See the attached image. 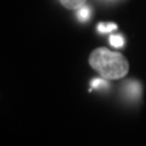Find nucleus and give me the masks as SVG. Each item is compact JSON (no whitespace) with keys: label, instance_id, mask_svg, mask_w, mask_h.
I'll return each mask as SVG.
<instances>
[{"label":"nucleus","instance_id":"obj_2","mask_svg":"<svg viewBox=\"0 0 146 146\" xmlns=\"http://www.w3.org/2000/svg\"><path fill=\"white\" fill-rule=\"evenodd\" d=\"M124 93L127 94V96L129 99H133V100H138L140 98V94H141V86L138 82L135 80H131L129 83H127L124 86Z\"/></svg>","mask_w":146,"mask_h":146},{"label":"nucleus","instance_id":"obj_5","mask_svg":"<svg viewBox=\"0 0 146 146\" xmlns=\"http://www.w3.org/2000/svg\"><path fill=\"white\" fill-rule=\"evenodd\" d=\"M105 78H96V79H94L93 82H91V86H93V89L95 90H99V89H107L108 88V84H107V82L106 80H104Z\"/></svg>","mask_w":146,"mask_h":146},{"label":"nucleus","instance_id":"obj_4","mask_svg":"<svg viewBox=\"0 0 146 146\" xmlns=\"http://www.w3.org/2000/svg\"><path fill=\"white\" fill-rule=\"evenodd\" d=\"M90 15H91L90 9L88 6H85V5L83 7H80L79 10H78V12H77V16H78V18H79L80 21H83V22L88 21L89 18H90Z\"/></svg>","mask_w":146,"mask_h":146},{"label":"nucleus","instance_id":"obj_3","mask_svg":"<svg viewBox=\"0 0 146 146\" xmlns=\"http://www.w3.org/2000/svg\"><path fill=\"white\" fill-rule=\"evenodd\" d=\"M86 0H61V4L68 10H79L84 6Z\"/></svg>","mask_w":146,"mask_h":146},{"label":"nucleus","instance_id":"obj_6","mask_svg":"<svg viewBox=\"0 0 146 146\" xmlns=\"http://www.w3.org/2000/svg\"><path fill=\"white\" fill-rule=\"evenodd\" d=\"M110 43H111V45L115 48H122L123 45H124V39H123L122 35L113 34V35L110 36Z\"/></svg>","mask_w":146,"mask_h":146},{"label":"nucleus","instance_id":"obj_7","mask_svg":"<svg viewBox=\"0 0 146 146\" xmlns=\"http://www.w3.org/2000/svg\"><path fill=\"white\" fill-rule=\"evenodd\" d=\"M116 29H117V26L115 23H100L98 26V31L100 33H108V32H112Z\"/></svg>","mask_w":146,"mask_h":146},{"label":"nucleus","instance_id":"obj_1","mask_svg":"<svg viewBox=\"0 0 146 146\" xmlns=\"http://www.w3.org/2000/svg\"><path fill=\"white\" fill-rule=\"evenodd\" d=\"M89 63L105 79L123 78L129 71V63L122 54L105 48L95 49L90 54Z\"/></svg>","mask_w":146,"mask_h":146}]
</instances>
